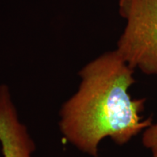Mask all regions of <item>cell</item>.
<instances>
[{"label":"cell","instance_id":"cell-1","mask_svg":"<svg viewBox=\"0 0 157 157\" xmlns=\"http://www.w3.org/2000/svg\"><path fill=\"white\" fill-rule=\"evenodd\" d=\"M134 71L117 50L106 52L79 71L78 90L63 104L59 127L71 144L98 157L100 143L110 137L119 146L129 142L153 124L143 119L146 98L135 99L129 90Z\"/></svg>","mask_w":157,"mask_h":157},{"label":"cell","instance_id":"cell-2","mask_svg":"<svg viewBox=\"0 0 157 157\" xmlns=\"http://www.w3.org/2000/svg\"><path fill=\"white\" fill-rule=\"evenodd\" d=\"M126 26L117 51L133 69L157 75V0H119Z\"/></svg>","mask_w":157,"mask_h":157},{"label":"cell","instance_id":"cell-3","mask_svg":"<svg viewBox=\"0 0 157 157\" xmlns=\"http://www.w3.org/2000/svg\"><path fill=\"white\" fill-rule=\"evenodd\" d=\"M0 145L2 157H32L36 148L6 84L0 85Z\"/></svg>","mask_w":157,"mask_h":157},{"label":"cell","instance_id":"cell-4","mask_svg":"<svg viewBox=\"0 0 157 157\" xmlns=\"http://www.w3.org/2000/svg\"><path fill=\"white\" fill-rule=\"evenodd\" d=\"M142 142L143 146L151 151L152 157H157V123L145 129Z\"/></svg>","mask_w":157,"mask_h":157}]
</instances>
